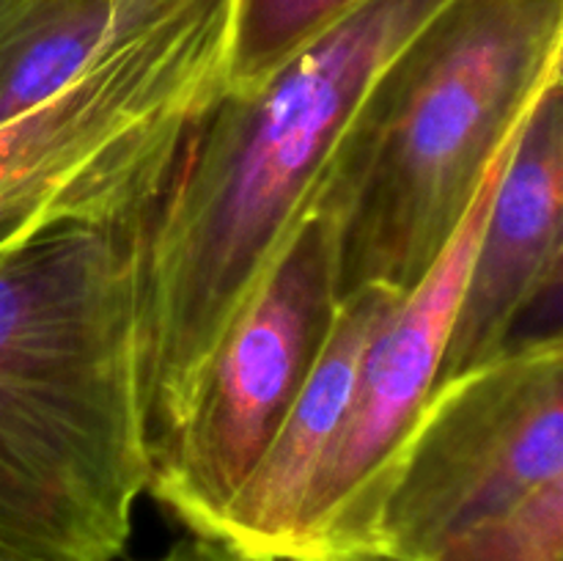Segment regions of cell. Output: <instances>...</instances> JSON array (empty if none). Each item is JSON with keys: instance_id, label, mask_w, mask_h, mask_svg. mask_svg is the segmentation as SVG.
I'll list each match as a JSON object with an SVG mask.
<instances>
[{"instance_id": "cell-9", "label": "cell", "mask_w": 563, "mask_h": 561, "mask_svg": "<svg viewBox=\"0 0 563 561\" xmlns=\"http://www.w3.org/2000/svg\"><path fill=\"white\" fill-rule=\"evenodd\" d=\"M399 295L361 289L333 314L311 374L212 539L262 561H297L313 493L355 402L363 358Z\"/></svg>"}, {"instance_id": "cell-5", "label": "cell", "mask_w": 563, "mask_h": 561, "mask_svg": "<svg viewBox=\"0 0 563 561\" xmlns=\"http://www.w3.org/2000/svg\"><path fill=\"white\" fill-rule=\"evenodd\" d=\"M563 479V336L515 339L440 380L396 457L377 550L429 561L454 534Z\"/></svg>"}, {"instance_id": "cell-11", "label": "cell", "mask_w": 563, "mask_h": 561, "mask_svg": "<svg viewBox=\"0 0 563 561\" xmlns=\"http://www.w3.org/2000/svg\"><path fill=\"white\" fill-rule=\"evenodd\" d=\"M361 0H240L229 91L262 86Z\"/></svg>"}, {"instance_id": "cell-15", "label": "cell", "mask_w": 563, "mask_h": 561, "mask_svg": "<svg viewBox=\"0 0 563 561\" xmlns=\"http://www.w3.org/2000/svg\"><path fill=\"white\" fill-rule=\"evenodd\" d=\"M0 561H31V559H25V556H16V553H11V550L0 548Z\"/></svg>"}, {"instance_id": "cell-14", "label": "cell", "mask_w": 563, "mask_h": 561, "mask_svg": "<svg viewBox=\"0 0 563 561\" xmlns=\"http://www.w3.org/2000/svg\"><path fill=\"white\" fill-rule=\"evenodd\" d=\"M333 561H410V559H401V556L388 553V550H361V553L341 556V559H333Z\"/></svg>"}, {"instance_id": "cell-3", "label": "cell", "mask_w": 563, "mask_h": 561, "mask_svg": "<svg viewBox=\"0 0 563 561\" xmlns=\"http://www.w3.org/2000/svg\"><path fill=\"white\" fill-rule=\"evenodd\" d=\"M563 0H465L407 58L324 207L341 297L405 295L451 240L506 132L561 77Z\"/></svg>"}, {"instance_id": "cell-13", "label": "cell", "mask_w": 563, "mask_h": 561, "mask_svg": "<svg viewBox=\"0 0 563 561\" xmlns=\"http://www.w3.org/2000/svg\"><path fill=\"white\" fill-rule=\"evenodd\" d=\"M146 561H262V559H251V556L236 553V550L229 548V544L190 534V537L170 544L163 556H157V559H146Z\"/></svg>"}, {"instance_id": "cell-6", "label": "cell", "mask_w": 563, "mask_h": 561, "mask_svg": "<svg viewBox=\"0 0 563 561\" xmlns=\"http://www.w3.org/2000/svg\"><path fill=\"white\" fill-rule=\"evenodd\" d=\"M339 300V218L322 207L229 330L190 418L154 460L146 493L190 534L212 539L311 374Z\"/></svg>"}, {"instance_id": "cell-8", "label": "cell", "mask_w": 563, "mask_h": 561, "mask_svg": "<svg viewBox=\"0 0 563 561\" xmlns=\"http://www.w3.org/2000/svg\"><path fill=\"white\" fill-rule=\"evenodd\" d=\"M561 264L563 99L555 82L528 116L500 176L451 324L440 380L500 355L539 297L559 295Z\"/></svg>"}, {"instance_id": "cell-12", "label": "cell", "mask_w": 563, "mask_h": 561, "mask_svg": "<svg viewBox=\"0 0 563 561\" xmlns=\"http://www.w3.org/2000/svg\"><path fill=\"white\" fill-rule=\"evenodd\" d=\"M429 561H563V479L454 534Z\"/></svg>"}, {"instance_id": "cell-7", "label": "cell", "mask_w": 563, "mask_h": 561, "mask_svg": "<svg viewBox=\"0 0 563 561\" xmlns=\"http://www.w3.org/2000/svg\"><path fill=\"white\" fill-rule=\"evenodd\" d=\"M531 110L495 148L476 198L440 256L396 300L368 344L350 418L308 509L297 561H333L377 550L379 512L396 457L443 372L445 344L478 237Z\"/></svg>"}, {"instance_id": "cell-10", "label": "cell", "mask_w": 563, "mask_h": 561, "mask_svg": "<svg viewBox=\"0 0 563 561\" xmlns=\"http://www.w3.org/2000/svg\"><path fill=\"white\" fill-rule=\"evenodd\" d=\"M192 0H0V121L75 80Z\"/></svg>"}, {"instance_id": "cell-1", "label": "cell", "mask_w": 563, "mask_h": 561, "mask_svg": "<svg viewBox=\"0 0 563 561\" xmlns=\"http://www.w3.org/2000/svg\"><path fill=\"white\" fill-rule=\"evenodd\" d=\"M465 0H361L196 127L143 231L141 366L152 460L220 344L366 146L401 66Z\"/></svg>"}, {"instance_id": "cell-2", "label": "cell", "mask_w": 563, "mask_h": 561, "mask_svg": "<svg viewBox=\"0 0 563 561\" xmlns=\"http://www.w3.org/2000/svg\"><path fill=\"white\" fill-rule=\"evenodd\" d=\"M146 220L0 248V548L31 561H119L148 490Z\"/></svg>"}, {"instance_id": "cell-4", "label": "cell", "mask_w": 563, "mask_h": 561, "mask_svg": "<svg viewBox=\"0 0 563 561\" xmlns=\"http://www.w3.org/2000/svg\"><path fill=\"white\" fill-rule=\"evenodd\" d=\"M229 75V22L190 6L0 121V248L146 220Z\"/></svg>"}]
</instances>
